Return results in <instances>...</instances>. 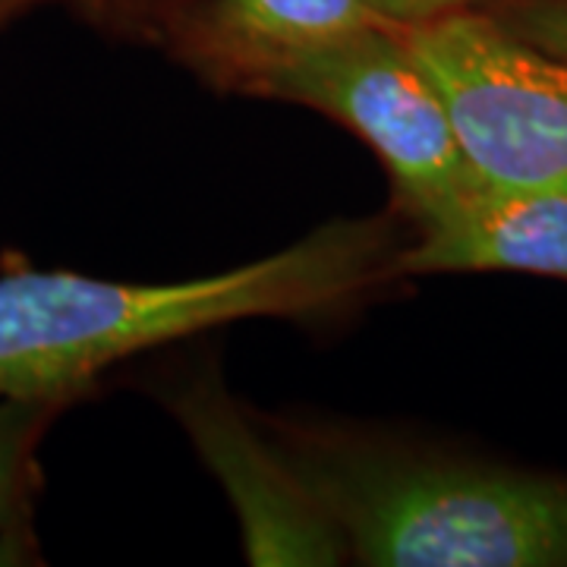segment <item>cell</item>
Instances as JSON below:
<instances>
[{
  "instance_id": "1",
  "label": "cell",
  "mask_w": 567,
  "mask_h": 567,
  "mask_svg": "<svg viewBox=\"0 0 567 567\" xmlns=\"http://www.w3.org/2000/svg\"><path fill=\"white\" fill-rule=\"evenodd\" d=\"M385 218L334 221L268 259L174 284L80 271L0 275V398L70 404L107 365L256 316H312L391 278Z\"/></svg>"
},
{
  "instance_id": "2",
  "label": "cell",
  "mask_w": 567,
  "mask_h": 567,
  "mask_svg": "<svg viewBox=\"0 0 567 567\" xmlns=\"http://www.w3.org/2000/svg\"><path fill=\"white\" fill-rule=\"evenodd\" d=\"M290 457L360 565H567V483L365 445L306 442Z\"/></svg>"
},
{
  "instance_id": "3",
  "label": "cell",
  "mask_w": 567,
  "mask_h": 567,
  "mask_svg": "<svg viewBox=\"0 0 567 567\" xmlns=\"http://www.w3.org/2000/svg\"><path fill=\"white\" fill-rule=\"evenodd\" d=\"M435 82L483 189L567 193V61L488 10L398 25Z\"/></svg>"
},
{
  "instance_id": "4",
  "label": "cell",
  "mask_w": 567,
  "mask_h": 567,
  "mask_svg": "<svg viewBox=\"0 0 567 567\" xmlns=\"http://www.w3.org/2000/svg\"><path fill=\"white\" fill-rule=\"evenodd\" d=\"M246 89L306 104L353 130L385 162L398 199L420 224L442 218L483 189L435 82L398 25L379 22L328 41L268 66Z\"/></svg>"
},
{
  "instance_id": "5",
  "label": "cell",
  "mask_w": 567,
  "mask_h": 567,
  "mask_svg": "<svg viewBox=\"0 0 567 567\" xmlns=\"http://www.w3.org/2000/svg\"><path fill=\"white\" fill-rule=\"evenodd\" d=\"M174 413L240 520L246 561L256 567H328L350 558L347 539L287 451L265 442L215 379L174 398Z\"/></svg>"
},
{
  "instance_id": "6",
  "label": "cell",
  "mask_w": 567,
  "mask_h": 567,
  "mask_svg": "<svg viewBox=\"0 0 567 567\" xmlns=\"http://www.w3.org/2000/svg\"><path fill=\"white\" fill-rule=\"evenodd\" d=\"M520 271L567 281V193L480 189L435 221L420 240L398 249L391 275Z\"/></svg>"
},
{
  "instance_id": "7",
  "label": "cell",
  "mask_w": 567,
  "mask_h": 567,
  "mask_svg": "<svg viewBox=\"0 0 567 567\" xmlns=\"http://www.w3.org/2000/svg\"><path fill=\"white\" fill-rule=\"evenodd\" d=\"M379 22L365 0H193L181 32L196 61L246 89L268 66Z\"/></svg>"
},
{
  "instance_id": "8",
  "label": "cell",
  "mask_w": 567,
  "mask_h": 567,
  "mask_svg": "<svg viewBox=\"0 0 567 567\" xmlns=\"http://www.w3.org/2000/svg\"><path fill=\"white\" fill-rule=\"evenodd\" d=\"M61 410L63 404L54 401L0 398V565H25L35 558V454L44 429Z\"/></svg>"
},
{
  "instance_id": "9",
  "label": "cell",
  "mask_w": 567,
  "mask_h": 567,
  "mask_svg": "<svg viewBox=\"0 0 567 567\" xmlns=\"http://www.w3.org/2000/svg\"><path fill=\"white\" fill-rule=\"evenodd\" d=\"M492 17L514 35L567 61V0H505Z\"/></svg>"
},
{
  "instance_id": "10",
  "label": "cell",
  "mask_w": 567,
  "mask_h": 567,
  "mask_svg": "<svg viewBox=\"0 0 567 567\" xmlns=\"http://www.w3.org/2000/svg\"><path fill=\"white\" fill-rule=\"evenodd\" d=\"M388 25H420V22L439 20L454 10H466L476 0H365Z\"/></svg>"
},
{
  "instance_id": "11",
  "label": "cell",
  "mask_w": 567,
  "mask_h": 567,
  "mask_svg": "<svg viewBox=\"0 0 567 567\" xmlns=\"http://www.w3.org/2000/svg\"><path fill=\"white\" fill-rule=\"evenodd\" d=\"M51 3V0H0V29H7L13 20H20L22 13H29L32 7Z\"/></svg>"
}]
</instances>
